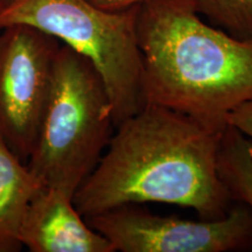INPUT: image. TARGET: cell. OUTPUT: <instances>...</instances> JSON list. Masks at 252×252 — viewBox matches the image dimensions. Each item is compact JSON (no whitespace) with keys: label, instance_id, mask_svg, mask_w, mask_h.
Segmentation results:
<instances>
[{"label":"cell","instance_id":"obj_9","mask_svg":"<svg viewBox=\"0 0 252 252\" xmlns=\"http://www.w3.org/2000/svg\"><path fill=\"white\" fill-rule=\"evenodd\" d=\"M217 171L232 201H241L252 212V143L231 126L220 135Z\"/></svg>","mask_w":252,"mask_h":252},{"label":"cell","instance_id":"obj_1","mask_svg":"<svg viewBox=\"0 0 252 252\" xmlns=\"http://www.w3.org/2000/svg\"><path fill=\"white\" fill-rule=\"evenodd\" d=\"M116 130L72 196L82 216L145 202L191 208L203 220L228 214L232 198L217 171L223 131L151 103Z\"/></svg>","mask_w":252,"mask_h":252},{"label":"cell","instance_id":"obj_2","mask_svg":"<svg viewBox=\"0 0 252 252\" xmlns=\"http://www.w3.org/2000/svg\"><path fill=\"white\" fill-rule=\"evenodd\" d=\"M137 37L144 104L222 132L226 116L252 98V41L203 23L194 0H144Z\"/></svg>","mask_w":252,"mask_h":252},{"label":"cell","instance_id":"obj_11","mask_svg":"<svg viewBox=\"0 0 252 252\" xmlns=\"http://www.w3.org/2000/svg\"><path fill=\"white\" fill-rule=\"evenodd\" d=\"M226 126H231L252 139V98L239 104L226 116Z\"/></svg>","mask_w":252,"mask_h":252},{"label":"cell","instance_id":"obj_12","mask_svg":"<svg viewBox=\"0 0 252 252\" xmlns=\"http://www.w3.org/2000/svg\"><path fill=\"white\" fill-rule=\"evenodd\" d=\"M88 1L105 11H121V9L140 4L144 0H88Z\"/></svg>","mask_w":252,"mask_h":252},{"label":"cell","instance_id":"obj_5","mask_svg":"<svg viewBox=\"0 0 252 252\" xmlns=\"http://www.w3.org/2000/svg\"><path fill=\"white\" fill-rule=\"evenodd\" d=\"M60 47L54 36L26 25L0 34V135L21 160L35 145Z\"/></svg>","mask_w":252,"mask_h":252},{"label":"cell","instance_id":"obj_6","mask_svg":"<svg viewBox=\"0 0 252 252\" xmlns=\"http://www.w3.org/2000/svg\"><path fill=\"white\" fill-rule=\"evenodd\" d=\"M84 220L122 252H225L252 242V212L243 203L220 219L200 222L153 215L133 204Z\"/></svg>","mask_w":252,"mask_h":252},{"label":"cell","instance_id":"obj_4","mask_svg":"<svg viewBox=\"0 0 252 252\" xmlns=\"http://www.w3.org/2000/svg\"><path fill=\"white\" fill-rule=\"evenodd\" d=\"M138 6L105 11L88 0H12L0 11V30L26 25L89 59L108 90L116 128L144 105Z\"/></svg>","mask_w":252,"mask_h":252},{"label":"cell","instance_id":"obj_13","mask_svg":"<svg viewBox=\"0 0 252 252\" xmlns=\"http://www.w3.org/2000/svg\"><path fill=\"white\" fill-rule=\"evenodd\" d=\"M4 6H5V5H4V2H2V0H0V11H1Z\"/></svg>","mask_w":252,"mask_h":252},{"label":"cell","instance_id":"obj_8","mask_svg":"<svg viewBox=\"0 0 252 252\" xmlns=\"http://www.w3.org/2000/svg\"><path fill=\"white\" fill-rule=\"evenodd\" d=\"M43 186L0 135V252L15 251L21 220Z\"/></svg>","mask_w":252,"mask_h":252},{"label":"cell","instance_id":"obj_10","mask_svg":"<svg viewBox=\"0 0 252 252\" xmlns=\"http://www.w3.org/2000/svg\"><path fill=\"white\" fill-rule=\"evenodd\" d=\"M198 14L238 40L252 41V0H194Z\"/></svg>","mask_w":252,"mask_h":252},{"label":"cell","instance_id":"obj_3","mask_svg":"<svg viewBox=\"0 0 252 252\" xmlns=\"http://www.w3.org/2000/svg\"><path fill=\"white\" fill-rule=\"evenodd\" d=\"M113 127L111 102L98 70L86 56L61 46L28 168L42 186L74 196L102 158Z\"/></svg>","mask_w":252,"mask_h":252},{"label":"cell","instance_id":"obj_7","mask_svg":"<svg viewBox=\"0 0 252 252\" xmlns=\"http://www.w3.org/2000/svg\"><path fill=\"white\" fill-rule=\"evenodd\" d=\"M18 239L32 252L116 251L77 212L72 196L45 186L28 204Z\"/></svg>","mask_w":252,"mask_h":252},{"label":"cell","instance_id":"obj_14","mask_svg":"<svg viewBox=\"0 0 252 252\" xmlns=\"http://www.w3.org/2000/svg\"><path fill=\"white\" fill-rule=\"evenodd\" d=\"M12 0H2V2H4V5H7L8 2H11Z\"/></svg>","mask_w":252,"mask_h":252}]
</instances>
